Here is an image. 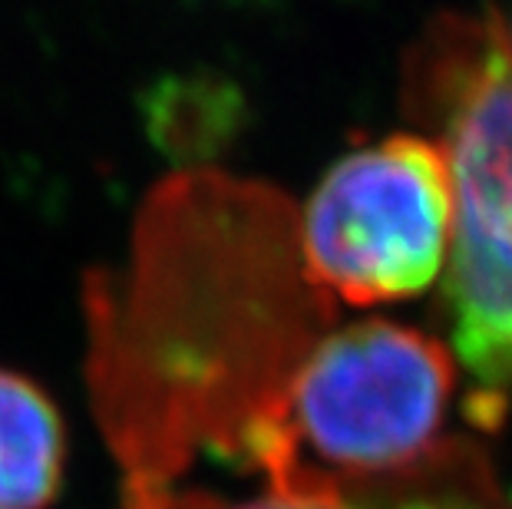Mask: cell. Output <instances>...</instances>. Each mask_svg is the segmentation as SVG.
<instances>
[{
  "label": "cell",
  "mask_w": 512,
  "mask_h": 509,
  "mask_svg": "<svg viewBox=\"0 0 512 509\" xmlns=\"http://www.w3.org/2000/svg\"><path fill=\"white\" fill-rule=\"evenodd\" d=\"M126 509H512V493L483 447L443 437L420 460L347 486H265L248 500H228L199 486L126 500Z\"/></svg>",
  "instance_id": "cell-4"
},
{
  "label": "cell",
  "mask_w": 512,
  "mask_h": 509,
  "mask_svg": "<svg viewBox=\"0 0 512 509\" xmlns=\"http://www.w3.org/2000/svg\"><path fill=\"white\" fill-rule=\"evenodd\" d=\"M407 93L453 186L450 354L473 377L470 414L493 427L512 410V47L499 14L440 17L413 50Z\"/></svg>",
  "instance_id": "cell-1"
},
{
  "label": "cell",
  "mask_w": 512,
  "mask_h": 509,
  "mask_svg": "<svg viewBox=\"0 0 512 509\" xmlns=\"http://www.w3.org/2000/svg\"><path fill=\"white\" fill-rule=\"evenodd\" d=\"M499 20H503V30H506V40H509V47H512V14H509V17H503V14H499Z\"/></svg>",
  "instance_id": "cell-6"
},
{
  "label": "cell",
  "mask_w": 512,
  "mask_h": 509,
  "mask_svg": "<svg viewBox=\"0 0 512 509\" xmlns=\"http://www.w3.org/2000/svg\"><path fill=\"white\" fill-rule=\"evenodd\" d=\"M67 473L57 404L30 377L0 367V509H47Z\"/></svg>",
  "instance_id": "cell-5"
},
{
  "label": "cell",
  "mask_w": 512,
  "mask_h": 509,
  "mask_svg": "<svg viewBox=\"0 0 512 509\" xmlns=\"http://www.w3.org/2000/svg\"><path fill=\"white\" fill-rule=\"evenodd\" d=\"M453 387L443 341L380 318L347 324L311 341L215 460L281 490L374 480L443 440Z\"/></svg>",
  "instance_id": "cell-2"
},
{
  "label": "cell",
  "mask_w": 512,
  "mask_h": 509,
  "mask_svg": "<svg viewBox=\"0 0 512 509\" xmlns=\"http://www.w3.org/2000/svg\"><path fill=\"white\" fill-rule=\"evenodd\" d=\"M301 275L347 305H380L440 278L453 232V186L430 136H387L324 172L298 229Z\"/></svg>",
  "instance_id": "cell-3"
}]
</instances>
